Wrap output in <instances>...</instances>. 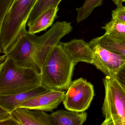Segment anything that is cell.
I'll use <instances>...</instances> for the list:
<instances>
[{"label": "cell", "mask_w": 125, "mask_h": 125, "mask_svg": "<svg viewBox=\"0 0 125 125\" xmlns=\"http://www.w3.org/2000/svg\"><path fill=\"white\" fill-rule=\"evenodd\" d=\"M38 0H0V52L6 54L26 25Z\"/></svg>", "instance_id": "obj_1"}, {"label": "cell", "mask_w": 125, "mask_h": 125, "mask_svg": "<svg viewBox=\"0 0 125 125\" xmlns=\"http://www.w3.org/2000/svg\"><path fill=\"white\" fill-rule=\"evenodd\" d=\"M77 64L60 42L52 48L47 58L40 73L41 84L51 90H67L72 82Z\"/></svg>", "instance_id": "obj_2"}, {"label": "cell", "mask_w": 125, "mask_h": 125, "mask_svg": "<svg viewBox=\"0 0 125 125\" xmlns=\"http://www.w3.org/2000/svg\"><path fill=\"white\" fill-rule=\"evenodd\" d=\"M41 84L40 72L20 66L6 57L0 64V95H9L30 90Z\"/></svg>", "instance_id": "obj_3"}, {"label": "cell", "mask_w": 125, "mask_h": 125, "mask_svg": "<svg viewBox=\"0 0 125 125\" xmlns=\"http://www.w3.org/2000/svg\"><path fill=\"white\" fill-rule=\"evenodd\" d=\"M105 96L102 108L104 118L102 125H124L125 91L114 77L103 79Z\"/></svg>", "instance_id": "obj_4"}, {"label": "cell", "mask_w": 125, "mask_h": 125, "mask_svg": "<svg viewBox=\"0 0 125 125\" xmlns=\"http://www.w3.org/2000/svg\"><path fill=\"white\" fill-rule=\"evenodd\" d=\"M73 29L70 22H57L44 34L40 36H36L33 59L40 73L52 48L60 42L64 36L71 32Z\"/></svg>", "instance_id": "obj_5"}, {"label": "cell", "mask_w": 125, "mask_h": 125, "mask_svg": "<svg viewBox=\"0 0 125 125\" xmlns=\"http://www.w3.org/2000/svg\"><path fill=\"white\" fill-rule=\"evenodd\" d=\"M94 94L92 84L82 78L72 81L63 101L67 110L85 112L90 105Z\"/></svg>", "instance_id": "obj_6"}, {"label": "cell", "mask_w": 125, "mask_h": 125, "mask_svg": "<svg viewBox=\"0 0 125 125\" xmlns=\"http://www.w3.org/2000/svg\"><path fill=\"white\" fill-rule=\"evenodd\" d=\"M36 36L35 34L29 33L26 28L23 29L15 43L5 54L18 65L33 69L40 73L33 59Z\"/></svg>", "instance_id": "obj_7"}, {"label": "cell", "mask_w": 125, "mask_h": 125, "mask_svg": "<svg viewBox=\"0 0 125 125\" xmlns=\"http://www.w3.org/2000/svg\"><path fill=\"white\" fill-rule=\"evenodd\" d=\"M89 44L94 52L92 64L106 76L114 77L125 65V57L111 52L99 44Z\"/></svg>", "instance_id": "obj_8"}, {"label": "cell", "mask_w": 125, "mask_h": 125, "mask_svg": "<svg viewBox=\"0 0 125 125\" xmlns=\"http://www.w3.org/2000/svg\"><path fill=\"white\" fill-rule=\"evenodd\" d=\"M65 92L51 90L48 92L31 98L17 107L33 110L51 112L57 109L63 101Z\"/></svg>", "instance_id": "obj_9"}, {"label": "cell", "mask_w": 125, "mask_h": 125, "mask_svg": "<svg viewBox=\"0 0 125 125\" xmlns=\"http://www.w3.org/2000/svg\"><path fill=\"white\" fill-rule=\"evenodd\" d=\"M11 113L17 125H54L50 115L44 111L18 107Z\"/></svg>", "instance_id": "obj_10"}, {"label": "cell", "mask_w": 125, "mask_h": 125, "mask_svg": "<svg viewBox=\"0 0 125 125\" xmlns=\"http://www.w3.org/2000/svg\"><path fill=\"white\" fill-rule=\"evenodd\" d=\"M61 43L74 62L76 63L85 62L92 64L94 52L88 43L83 39H78Z\"/></svg>", "instance_id": "obj_11"}, {"label": "cell", "mask_w": 125, "mask_h": 125, "mask_svg": "<svg viewBox=\"0 0 125 125\" xmlns=\"http://www.w3.org/2000/svg\"><path fill=\"white\" fill-rule=\"evenodd\" d=\"M51 90L41 84L33 89L19 93L9 95H0V106L11 112L24 102Z\"/></svg>", "instance_id": "obj_12"}, {"label": "cell", "mask_w": 125, "mask_h": 125, "mask_svg": "<svg viewBox=\"0 0 125 125\" xmlns=\"http://www.w3.org/2000/svg\"><path fill=\"white\" fill-rule=\"evenodd\" d=\"M54 125H82L87 120L84 112L61 110L50 114Z\"/></svg>", "instance_id": "obj_13"}, {"label": "cell", "mask_w": 125, "mask_h": 125, "mask_svg": "<svg viewBox=\"0 0 125 125\" xmlns=\"http://www.w3.org/2000/svg\"><path fill=\"white\" fill-rule=\"evenodd\" d=\"M59 8L52 7L42 13L30 26L28 27V32L32 34H35L46 30L52 25L54 21L57 18Z\"/></svg>", "instance_id": "obj_14"}, {"label": "cell", "mask_w": 125, "mask_h": 125, "mask_svg": "<svg viewBox=\"0 0 125 125\" xmlns=\"http://www.w3.org/2000/svg\"><path fill=\"white\" fill-rule=\"evenodd\" d=\"M89 44H99L102 47L125 57V39L117 38L107 34L95 38Z\"/></svg>", "instance_id": "obj_15"}, {"label": "cell", "mask_w": 125, "mask_h": 125, "mask_svg": "<svg viewBox=\"0 0 125 125\" xmlns=\"http://www.w3.org/2000/svg\"><path fill=\"white\" fill-rule=\"evenodd\" d=\"M62 0H38L33 8L27 22L30 26L42 13L49 9L57 7Z\"/></svg>", "instance_id": "obj_16"}, {"label": "cell", "mask_w": 125, "mask_h": 125, "mask_svg": "<svg viewBox=\"0 0 125 125\" xmlns=\"http://www.w3.org/2000/svg\"><path fill=\"white\" fill-rule=\"evenodd\" d=\"M105 33L117 38L125 39V23L112 18L102 27Z\"/></svg>", "instance_id": "obj_17"}, {"label": "cell", "mask_w": 125, "mask_h": 125, "mask_svg": "<svg viewBox=\"0 0 125 125\" xmlns=\"http://www.w3.org/2000/svg\"><path fill=\"white\" fill-rule=\"evenodd\" d=\"M103 0H85L82 6L76 9L77 12L76 21L78 23L83 21L91 14L95 8L103 4Z\"/></svg>", "instance_id": "obj_18"}, {"label": "cell", "mask_w": 125, "mask_h": 125, "mask_svg": "<svg viewBox=\"0 0 125 125\" xmlns=\"http://www.w3.org/2000/svg\"><path fill=\"white\" fill-rule=\"evenodd\" d=\"M112 18L125 23V7L123 5L117 6L112 11Z\"/></svg>", "instance_id": "obj_19"}, {"label": "cell", "mask_w": 125, "mask_h": 125, "mask_svg": "<svg viewBox=\"0 0 125 125\" xmlns=\"http://www.w3.org/2000/svg\"><path fill=\"white\" fill-rule=\"evenodd\" d=\"M114 77L125 91V64L119 69Z\"/></svg>", "instance_id": "obj_20"}, {"label": "cell", "mask_w": 125, "mask_h": 125, "mask_svg": "<svg viewBox=\"0 0 125 125\" xmlns=\"http://www.w3.org/2000/svg\"><path fill=\"white\" fill-rule=\"evenodd\" d=\"M12 118L11 112L0 106V125Z\"/></svg>", "instance_id": "obj_21"}, {"label": "cell", "mask_w": 125, "mask_h": 125, "mask_svg": "<svg viewBox=\"0 0 125 125\" xmlns=\"http://www.w3.org/2000/svg\"><path fill=\"white\" fill-rule=\"evenodd\" d=\"M112 1L114 2V4L116 5V6L123 5V0H112Z\"/></svg>", "instance_id": "obj_22"}, {"label": "cell", "mask_w": 125, "mask_h": 125, "mask_svg": "<svg viewBox=\"0 0 125 125\" xmlns=\"http://www.w3.org/2000/svg\"><path fill=\"white\" fill-rule=\"evenodd\" d=\"M6 57L7 56L5 54H4V55H2L0 57V64H2L5 61Z\"/></svg>", "instance_id": "obj_23"}, {"label": "cell", "mask_w": 125, "mask_h": 125, "mask_svg": "<svg viewBox=\"0 0 125 125\" xmlns=\"http://www.w3.org/2000/svg\"><path fill=\"white\" fill-rule=\"evenodd\" d=\"M123 2H125V0H123Z\"/></svg>", "instance_id": "obj_24"}, {"label": "cell", "mask_w": 125, "mask_h": 125, "mask_svg": "<svg viewBox=\"0 0 125 125\" xmlns=\"http://www.w3.org/2000/svg\"><path fill=\"white\" fill-rule=\"evenodd\" d=\"M124 125H125V123H124Z\"/></svg>", "instance_id": "obj_25"}]
</instances>
